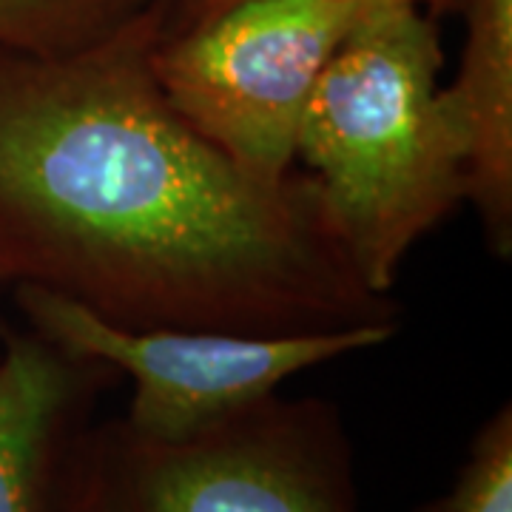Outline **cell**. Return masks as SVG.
Returning a JSON list of instances; mask_svg holds the SVG:
<instances>
[{"instance_id":"6da1fadb","label":"cell","mask_w":512,"mask_h":512,"mask_svg":"<svg viewBox=\"0 0 512 512\" xmlns=\"http://www.w3.org/2000/svg\"><path fill=\"white\" fill-rule=\"evenodd\" d=\"M168 3L72 52L0 46V285L120 328L399 330L308 171L254 174L168 103Z\"/></svg>"},{"instance_id":"7a4b0ae2","label":"cell","mask_w":512,"mask_h":512,"mask_svg":"<svg viewBox=\"0 0 512 512\" xmlns=\"http://www.w3.org/2000/svg\"><path fill=\"white\" fill-rule=\"evenodd\" d=\"M441 66L436 15L416 0H379L319 74L296 137V165L382 296L407 254L467 200V146Z\"/></svg>"},{"instance_id":"3957f363","label":"cell","mask_w":512,"mask_h":512,"mask_svg":"<svg viewBox=\"0 0 512 512\" xmlns=\"http://www.w3.org/2000/svg\"><path fill=\"white\" fill-rule=\"evenodd\" d=\"M57 512H359L353 444L328 399L279 393L183 441L89 421Z\"/></svg>"},{"instance_id":"277c9868","label":"cell","mask_w":512,"mask_h":512,"mask_svg":"<svg viewBox=\"0 0 512 512\" xmlns=\"http://www.w3.org/2000/svg\"><path fill=\"white\" fill-rule=\"evenodd\" d=\"M373 3L239 0L188 32H163L151 69L214 146L254 174L285 177L319 74Z\"/></svg>"},{"instance_id":"5b68a950","label":"cell","mask_w":512,"mask_h":512,"mask_svg":"<svg viewBox=\"0 0 512 512\" xmlns=\"http://www.w3.org/2000/svg\"><path fill=\"white\" fill-rule=\"evenodd\" d=\"M29 330L134 384L120 419L146 439L183 441L262 402L282 384L339 356L387 345L396 328L330 333H231L200 328H120L60 293L18 285Z\"/></svg>"},{"instance_id":"8992f818","label":"cell","mask_w":512,"mask_h":512,"mask_svg":"<svg viewBox=\"0 0 512 512\" xmlns=\"http://www.w3.org/2000/svg\"><path fill=\"white\" fill-rule=\"evenodd\" d=\"M114 376L35 330H3L0 512H57L69 450Z\"/></svg>"},{"instance_id":"52a82bcc","label":"cell","mask_w":512,"mask_h":512,"mask_svg":"<svg viewBox=\"0 0 512 512\" xmlns=\"http://www.w3.org/2000/svg\"><path fill=\"white\" fill-rule=\"evenodd\" d=\"M464 52L444 89L467 146V200L495 256L512 254V0H464Z\"/></svg>"},{"instance_id":"ba28073f","label":"cell","mask_w":512,"mask_h":512,"mask_svg":"<svg viewBox=\"0 0 512 512\" xmlns=\"http://www.w3.org/2000/svg\"><path fill=\"white\" fill-rule=\"evenodd\" d=\"M160 0H0V46L72 52L126 26Z\"/></svg>"},{"instance_id":"9c48e42d","label":"cell","mask_w":512,"mask_h":512,"mask_svg":"<svg viewBox=\"0 0 512 512\" xmlns=\"http://www.w3.org/2000/svg\"><path fill=\"white\" fill-rule=\"evenodd\" d=\"M416 512H512V404L504 402L470 441L450 490Z\"/></svg>"},{"instance_id":"30bf717a","label":"cell","mask_w":512,"mask_h":512,"mask_svg":"<svg viewBox=\"0 0 512 512\" xmlns=\"http://www.w3.org/2000/svg\"><path fill=\"white\" fill-rule=\"evenodd\" d=\"M239 0H171L168 3V20H165V35H177L188 32L194 26H202L211 18L222 15L225 9H231ZM424 9H430L433 15L441 12H453L461 9L464 0H419Z\"/></svg>"}]
</instances>
